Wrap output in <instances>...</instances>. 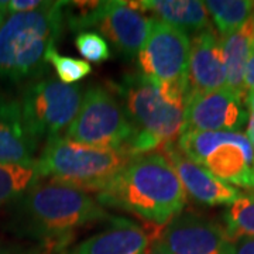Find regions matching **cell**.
Segmentation results:
<instances>
[{"mask_svg": "<svg viewBox=\"0 0 254 254\" xmlns=\"http://www.w3.org/2000/svg\"><path fill=\"white\" fill-rule=\"evenodd\" d=\"M98 202L165 227L182 213L187 195L170 161L163 154L150 153L127 164L98 193Z\"/></svg>", "mask_w": 254, "mask_h": 254, "instance_id": "1", "label": "cell"}, {"mask_svg": "<svg viewBox=\"0 0 254 254\" xmlns=\"http://www.w3.org/2000/svg\"><path fill=\"white\" fill-rule=\"evenodd\" d=\"M112 88L136 128L130 143L131 157L154 153L181 136L188 100L187 82H155L127 75Z\"/></svg>", "mask_w": 254, "mask_h": 254, "instance_id": "2", "label": "cell"}, {"mask_svg": "<svg viewBox=\"0 0 254 254\" xmlns=\"http://www.w3.org/2000/svg\"><path fill=\"white\" fill-rule=\"evenodd\" d=\"M66 1H47L41 9L9 14L0 27V76L18 82L44 69L47 53L63 33Z\"/></svg>", "mask_w": 254, "mask_h": 254, "instance_id": "3", "label": "cell"}, {"mask_svg": "<svg viewBox=\"0 0 254 254\" xmlns=\"http://www.w3.org/2000/svg\"><path fill=\"white\" fill-rule=\"evenodd\" d=\"M133 158L122 150L91 147L55 136L47 140L36 168L40 177L50 181L100 192Z\"/></svg>", "mask_w": 254, "mask_h": 254, "instance_id": "4", "label": "cell"}, {"mask_svg": "<svg viewBox=\"0 0 254 254\" xmlns=\"http://www.w3.org/2000/svg\"><path fill=\"white\" fill-rule=\"evenodd\" d=\"M178 148L193 163L235 188H254V148L242 131H187Z\"/></svg>", "mask_w": 254, "mask_h": 254, "instance_id": "5", "label": "cell"}, {"mask_svg": "<svg viewBox=\"0 0 254 254\" xmlns=\"http://www.w3.org/2000/svg\"><path fill=\"white\" fill-rule=\"evenodd\" d=\"M26 209L40 227L58 236L115 218L88 192L53 181L31 188Z\"/></svg>", "mask_w": 254, "mask_h": 254, "instance_id": "6", "label": "cell"}, {"mask_svg": "<svg viewBox=\"0 0 254 254\" xmlns=\"http://www.w3.org/2000/svg\"><path fill=\"white\" fill-rule=\"evenodd\" d=\"M134 136L136 128L115 93L102 85H91L85 89L78 115L64 137L91 147L128 153Z\"/></svg>", "mask_w": 254, "mask_h": 254, "instance_id": "7", "label": "cell"}, {"mask_svg": "<svg viewBox=\"0 0 254 254\" xmlns=\"http://www.w3.org/2000/svg\"><path fill=\"white\" fill-rule=\"evenodd\" d=\"M75 14H66L72 30L96 28L120 54L134 57L143 48L153 18L131 6L130 1H71Z\"/></svg>", "mask_w": 254, "mask_h": 254, "instance_id": "8", "label": "cell"}, {"mask_svg": "<svg viewBox=\"0 0 254 254\" xmlns=\"http://www.w3.org/2000/svg\"><path fill=\"white\" fill-rule=\"evenodd\" d=\"M82 96L81 85H65L53 78L30 85L20 102L30 134L36 140L61 136L78 115Z\"/></svg>", "mask_w": 254, "mask_h": 254, "instance_id": "9", "label": "cell"}, {"mask_svg": "<svg viewBox=\"0 0 254 254\" xmlns=\"http://www.w3.org/2000/svg\"><path fill=\"white\" fill-rule=\"evenodd\" d=\"M190 37L153 18L148 37L137 54L140 75L155 82H187Z\"/></svg>", "mask_w": 254, "mask_h": 254, "instance_id": "10", "label": "cell"}, {"mask_svg": "<svg viewBox=\"0 0 254 254\" xmlns=\"http://www.w3.org/2000/svg\"><path fill=\"white\" fill-rule=\"evenodd\" d=\"M247 120L245 98L225 86L188 96L181 134L187 131H242Z\"/></svg>", "mask_w": 254, "mask_h": 254, "instance_id": "11", "label": "cell"}, {"mask_svg": "<svg viewBox=\"0 0 254 254\" xmlns=\"http://www.w3.org/2000/svg\"><path fill=\"white\" fill-rule=\"evenodd\" d=\"M154 243L170 254H233V242L225 227L193 213L174 218Z\"/></svg>", "mask_w": 254, "mask_h": 254, "instance_id": "12", "label": "cell"}, {"mask_svg": "<svg viewBox=\"0 0 254 254\" xmlns=\"http://www.w3.org/2000/svg\"><path fill=\"white\" fill-rule=\"evenodd\" d=\"M161 150L164 157L173 165L174 171L185 190V195L193 200L209 206H229L242 195L237 188L220 181L205 168L190 160L175 143L165 144Z\"/></svg>", "mask_w": 254, "mask_h": 254, "instance_id": "13", "label": "cell"}, {"mask_svg": "<svg viewBox=\"0 0 254 254\" xmlns=\"http://www.w3.org/2000/svg\"><path fill=\"white\" fill-rule=\"evenodd\" d=\"M226 86V66L222 41L210 27L190 38L187 69L188 96L200 92L216 91Z\"/></svg>", "mask_w": 254, "mask_h": 254, "instance_id": "14", "label": "cell"}, {"mask_svg": "<svg viewBox=\"0 0 254 254\" xmlns=\"http://www.w3.org/2000/svg\"><path fill=\"white\" fill-rule=\"evenodd\" d=\"M37 140L30 134L16 99L0 96V164L36 165Z\"/></svg>", "mask_w": 254, "mask_h": 254, "instance_id": "15", "label": "cell"}, {"mask_svg": "<svg viewBox=\"0 0 254 254\" xmlns=\"http://www.w3.org/2000/svg\"><path fill=\"white\" fill-rule=\"evenodd\" d=\"M110 223L106 230L82 242L73 254H145L151 239L138 223L123 218H113Z\"/></svg>", "mask_w": 254, "mask_h": 254, "instance_id": "16", "label": "cell"}, {"mask_svg": "<svg viewBox=\"0 0 254 254\" xmlns=\"http://www.w3.org/2000/svg\"><path fill=\"white\" fill-rule=\"evenodd\" d=\"M130 3L141 13L148 11L157 20L181 30L188 36H195L212 27L205 3L199 0H137Z\"/></svg>", "mask_w": 254, "mask_h": 254, "instance_id": "17", "label": "cell"}, {"mask_svg": "<svg viewBox=\"0 0 254 254\" xmlns=\"http://www.w3.org/2000/svg\"><path fill=\"white\" fill-rule=\"evenodd\" d=\"M225 66H226V88L236 92L246 99L245 71L249 57L254 48V31L252 17L243 27H240L230 36L220 38Z\"/></svg>", "mask_w": 254, "mask_h": 254, "instance_id": "18", "label": "cell"}, {"mask_svg": "<svg viewBox=\"0 0 254 254\" xmlns=\"http://www.w3.org/2000/svg\"><path fill=\"white\" fill-rule=\"evenodd\" d=\"M203 3L220 38L243 27L254 10V0H208Z\"/></svg>", "mask_w": 254, "mask_h": 254, "instance_id": "19", "label": "cell"}, {"mask_svg": "<svg viewBox=\"0 0 254 254\" xmlns=\"http://www.w3.org/2000/svg\"><path fill=\"white\" fill-rule=\"evenodd\" d=\"M225 230L232 242L254 239V188L242 192L225 212Z\"/></svg>", "mask_w": 254, "mask_h": 254, "instance_id": "20", "label": "cell"}, {"mask_svg": "<svg viewBox=\"0 0 254 254\" xmlns=\"http://www.w3.org/2000/svg\"><path fill=\"white\" fill-rule=\"evenodd\" d=\"M38 177L36 165L0 164V205L17 198L30 187H34Z\"/></svg>", "mask_w": 254, "mask_h": 254, "instance_id": "21", "label": "cell"}, {"mask_svg": "<svg viewBox=\"0 0 254 254\" xmlns=\"http://www.w3.org/2000/svg\"><path fill=\"white\" fill-rule=\"evenodd\" d=\"M46 63L51 64L54 66L58 81L65 85H75L76 82L86 78L92 72L91 64L83 60L61 55L55 47L47 53Z\"/></svg>", "mask_w": 254, "mask_h": 254, "instance_id": "22", "label": "cell"}, {"mask_svg": "<svg viewBox=\"0 0 254 254\" xmlns=\"http://www.w3.org/2000/svg\"><path fill=\"white\" fill-rule=\"evenodd\" d=\"M75 47L86 63L103 64L112 57L108 41L91 30H83L75 37Z\"/></svg>", "mask_w": 254, "mask_h": 254, "instance_id": "23", "label": "cell"}, {"mask_svg": "<svg viewBox=\"0 0 254 254\" xmlns=\"http://www.w3.org/2000/svg\"><path fill=\"white\" fill-rule=\"evenodd\" d=\"M47 1L40 0H10L7 1V13L16 14V13H27L33 10L41 9Z\"/></svg>", "mask_w": 254, "mask_h": 254, "instance_id": "24", "label": "cell"}, {"mask_svg": "<svg viewBox=\"0 0 254 254\" xmlns=\"http://www.w3.org/2000/svg\"><path fill=\"white\" fill-rule=\"evenodd\" d=\"M243 85H245L246 93L250 91H254V48L253 51H252V54H250V57H249L247 65H246Z\"/></svg>", "mask_w": 254, "mask_h": 254, "instance_id": "25", "label": "cell"}, {"mask_svg": "<svg viewBox=\"0 0 254 254\" xmlns=\"http://www.w3.org/2000/svg\"><path fill=\"white\" fill-rule=\"evenodd\" d=\"M233 254H254V239H239L233 242Z\"/></svg>", "mask_w": 254, "mask_h": 254, "instance_id": "26", "label": "cell"}, {"mask_svg": "<svg viewBox=\"0 0 254 254\" xmlns=\"http://www.w3.org/2000/svg\"><path fill=\"white\" fill-rule=\"evenodd\" d=\"M246 136L252 143V145H254V116L252 115H249V120L246 125Z\"/></svg>", "mask_w": 254, "mask_h": 254, "instance_id": "27", "label": "cell"}, {"mask_svg": "<svg viewBox=\"0 0 254 254\" xmlns=\"http://www.w3.org/2000/svg\"><path fill=\"white\" fill-rule=\"evenodd\" d=\"M246 108L249 110V115L254 116V91H250L246 93Z\"/></svg>", "mask_w": 254, "mask_h": 254, "instance_id": "28", "label": "cell"}, {"mask_svg": "<svg viewBox=\"0 0 254 254\" xmlns=\"http://www.w3.org/2000/svg\"><path fill=\"white\" fill-rule=\"evenodd\" d=\"M145 254H170L164 247L158 245V243H153V245H150V247L147 249V252Z\"/></svg>", "mask_w": 254, "mask_h": 254, "instance_id": "29", "label": "cell"}, {"mask_svg": "<svg viewBox=\"0 0 254 254\" xmlns=\"http://www.w3.org/2000/svg\"><path fill=\"white\" fill-rule=\"evenodd\" d=\"M6 14H7V1H0V27L6 18Z\"/></svg>", "mask_w": 254, "mask_h": 254, "instance_id": "30", "label": "cell"}, {"mask_svg": "<svg viewBox=\"0 0 254 254\" xmlns=\"http://www.w3.org/2000/svg\"><path fill=\"white\" fill-rule=\"evenodd\" d=\"M252 24H253V31H254V10H253V14H252Z\"/></svg>", "mask_w": 254, "mask_h": 254, "instance_id": "31", "label": "cell"}, {"mask_svg": "<svg viewBox=\"0 0 254 254\" xmlns=\"http://www.w3.org/2000/svg\"><path fill=\"white\" fill-rule=\"evenodd\" d=\"M253 148H254V145H253Z\"/></svg>", "mask_w": 254, "mask_h": 254, "instance_id": "32", "label": "cell"}]
</instances>
